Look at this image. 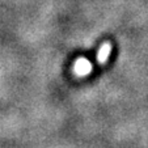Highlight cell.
Returning <instances> with one entry per match:
<instances>
[{"label": "cell", "instance_id": "1", "mask_svg": "<svg viewBox=\"0 0 148 148\" xmlns=\"http://www.w3.org/2000/svg\"><path fill=\"white\" fill-rule=\"evenodd\" d=\"M90 70H92V64L87 59H79L75 63V71L79 75H87L88 72H90Z\"/></svg>", "mask_w": 148, "mask_h": 148}, {"label": "cell", "instance_id": "2", "mask_svg": "<svg viewBox=\"0 0 148 148\" xmlns=\"http://www.w3.org/2000/svg\"><path fill=\"white\" fill-rule=\"evenodd\" d=\"M109 51H110L109 43H105V45L100 49V53H98V62H100V63H105V62H106V58H108Z\"/></svg>", "mask_w": 148, "mask_h": 148}]
</instances>
